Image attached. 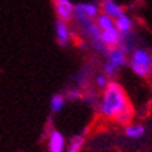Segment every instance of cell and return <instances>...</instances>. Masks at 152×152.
<instances>
[{
	"instance_id": "obj_1",
	"label": "cell",
	"mask_w": 152,
	"mask_h": 152,
	"mask_svg": "<svg viewBox=\"0 0 152 152\" xmlns=\"http://www.w3.org/2000/svg\"><path fill=\"white\" fill-rule=\"evenodd\" d=\"M99 109L101 113L107 118H117L120 114L130 109L129 101L122 86L117 82H109L104 87Z\"/></svg>"
},
{
	"instance_id": "obj_2",
	"label": "cell",
	"mask_w": 152,
	"mask_h": 152,
	"mask_svg": "<svg viewBox=\"0 0 152 152\" xmlns=\"http://www.w3.org/2000/svg\"><path fill=\"white\" fill-rule=\"evenodd\" d=\"M130 68L137 76L147 77L152 71L151 65V54L144 49H136L132 52L130 58Z\"/></svg>"
},
{
	"instance_id": "obj_3",
	"label": "cell",
	"mask_w": 152,
	"mask_h": 152,
	"mask_svg": "<svg viewBox=\"0 0 152 152\" xmlns=\"http://www.w3.org/2000/svg\"><path fill=\"white\" fill-rule=\"evenodd\" d=\"M65 149V137L61 132L53 130L48 139V152H64Z\"/></svg>"
},
{
	"instance_id": "obj_4",
	"label": "cell",
	"mask_w": 152,
	"mask_h": 152,
	"mask_svg": "<svg viewBox=\"0 0 152 152\" xmlns=\"http://www.w3.org/2000/svg\"><path fill=\"white\" fill-rule=\"evenodd\" d=\"M73 6L69 0H56L54 3V8H56V12L60 18V20L64 22H68L69 19H72L73 15Z\"/></svg>"
},
{
	"instance_id": "obj_5",
	"label": "cell",
	"mask_w": 152,
	"mask_h": 152,
	"mask_svg": "<svg viewBox=\"0 0 152 152\" xmlns=\"http://www.w3.org/2000/svg\"><path fill=\"white\" fill-rule=\"evenodd\" d=\"M106 53H107V63H110L115 69H118L120 66H122L124 64L126 63V58H125L126 53L120 46L109 48Z\"/></svg>"
},
{
	"instance_id": "obj_6",
	"label": "cell",
	"mask_w": 152,
	"mask_h": 152,
	"mask_svg": "<svg viewBox=\"0 0 152 152\" xmlns=\"http://www.w3.org/2000/svg\"><path fill=\"white\" fill-rule=\"evenodd\" d=\"M101 39L107 48L117 46L120 44V31L115 28V26H113L111 28L101 30Z\"/></svg>"
},
{
	"instance_id": "obj_7",
	"label": "cell",
	"mask_w": 152,
	"mask_h": 152,
	"mask_svg": "<svg viewBox=\"0 0 152 152\" xmlns=\"http://www.w3.org/2000/svg\"><path fill=\"white\" fill-rule=\"evenodd\" d=\"M114 26L117 28L118 31H120V35H125V34H129L132 31V19L126 15L125 12H122L120 16L117 18H114Z\"/></svg>"
},
{
	"instance_id": "obj_8",
	"label": "cell",
	"mask_w": 152,
	"mask_h": 152,
	"mask_svg": "<svg viewBox=\"0 0 152 152\" xmlns=\"http://www.w3.org/2000/svg\"><path fill=\"white\" fill-rule=\"evenodd\" d=\"M56 39L61 46H65L69 41V28H68L66 23L60 19L56 22Z\"/></svg>"
},
{
	"instance_id": "obj_9",
	"label": "cell",
	"mask_w": 152,
	"mask_h": 152,
	"mask_svg": "<svg viewBox=\"0 0 152 152\" xmlns=\"http://www.w3.org/2000/svg\"><path fill=\"white\" fill-rule=\"evenodd\" d=\"M102 10H103V14L111 16V18H117V16H120L122 14V8L113 0H103Z\"/></svg>"
},
{
	"instance_id": "obj_10",
	"label": "cell",
	"mask_w": 152,
	"mask_h": 152,
	"mask_svg": "<svg viewBox=\"0 0 152 152\" xmlns=\"http://www.w3.org/2000/svg\"><path fill=\"white\" fill-rule=\"evenodd\" d=\"M75 8L79 10V11H82L83 14H86L87 16H90V18H94V16L98 15L99 12V8L98 6L95 3H80V4H75Z\"/></svg>"
},
{
	"instance_id": "obj_11",
	"label": "cell",
	"mask_w": 152,
	"mask_h": 152,
	"mask_svg": "<svg viewBox=\"0 0 152 152\" xmlns=\"http://www.w3.org/2000/svg\"><path fill=\"white\" fill-rule=\"evenodd\" d=\"M145 133V128L142 125H129L125 129V136L129 139H140L144 136Z\"/></svg>"
},
{
	"instance_id": "obj_12",
	"label": "cell",
	"mask_w": 152,
	"mask_h": 152,
	"mask_svg": "<svg viewBox=\"0 0 152 152\" xmlns=\"http://www.w3.org/2000/svg\"><path fill=\"white\" fill-rule=\"evenodd\" d=\"M64 104H65V95L63 94H54L50 98V109L53 113H58L63 110Z\"/></svg>"
},
{
	"instance_id": "obj_13",
	"label": "cell",
	"mask_w": 152,
	"mask_h": 152,
	"mask_svg": "<svg viewBox=\"0 0 152 152\" xmlns=\"http://www.w3.org/2000/svg\"><path fill=\"white\" fill-rule=\"evenodd\" d=\"M96 18V26L101 30H106V28H111L114 26V20L111 16L106 15V14H98L95 16Z\"/></svg>"
},
{
	"instance_id": "obj_14",
	"label": "cell",
	"mask_w": 152,
	"mask_h": 152,
	"mask_svg": "<svg viewBox=\"0 0 152 152\" xmlns=\"http://www.w3.org/2000/svg\"><path fill=\"white\" fill-rule=\"evenodd\" d=\"M83 142H84V140H83L82 136H73L69 140L68 148L64 149V152H80V149L83 147Z\"/></svg>"
},
{
	"instance_id": "obj_15",
	"label": "cell",
	"mask_w": 152,
	"mask_h": 152,
	"mask_svg": "<svg viewBox=\"0 0 152 152\" xmlns=\"http://www.w3.org/2000/svg\"><path fill=\"white\" fill-rule=\"evenodd\" d=\"M115 72H117V69L114 68L113 65H111L110 63H104V66H103V73H104V76L106 77H113L114 75H115Z\"/></svg>"
},
{
	"instance_id": "obj_16",
	"label": "cell",
	"mask_w": 152,
	"mask_h": 152,
	"mask_svg": "<svg viewBox=\"0 0 152 152\" xmlns=\"http://www.w3.org/2000/svg\"><path fill=\"white\" fill-rule=\"evenodd\" d=\"M130 117H132V109H128L126 111H124L122 114H120L115 120H117L118 122H128V121L130 120Z\"/></svg>"
},
{
	"instance_id": "obj_17",
	"label": "cell",
	"mask_w": 152,
	"mask_h": 152,
	"mask_svg": "<svg viewBox=\"0 0 152 152\" xmlns=\"http://www.w3.org/2000/svg\"><path fill=\"white\" fill-rule=\"evenodd\" d=\"M66 96H68L69 99H72V101H75V99H79L80 98L79 88H71V90H68V92H66Z\"/></svg>"
},
{
	"instance_id": "obj_18",
	"label": "cell",
	"mask_w": 152,
	"mask_h": 152,
	"mask_svg": "<svg viewBox=\"0 0 152 152\" xmlns=\"http://www.w3.org/2000/svg\"><path fill=\"white\" fill-rule=\"evenodd\" d=\"M107 77L104 75H99V76H96V84L101 87V88H104L106 86H107Z\"/></svg>"
},
{
	"instance_id": "obj_19",
	"label": "cell",
	"mask_w": 152,
	"mask_h": 152,
	"mask_svg": "<svg viewBox=\"0 0 152 152\" xmlns=\"http://www.w3.org/2000/svg\"><path fill=\"white\" fill-rule=\"evenodd\" d=\"M151 65H152V54H151Z\"/></svg>"
}]
</instances>
